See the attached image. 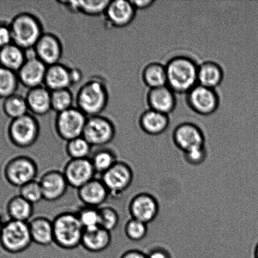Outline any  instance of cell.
Returning <instances> with one entry per match:
<instances>
[{"label": "cell", "mask_w": 258, "mask_h": 258, "mask_svg": "<svg viewBox=\"0 0 258 258\" xmlns=\"http://www.w3.org/2000/svg\"><path fill=\"white\" fill-rule=\"evenodd\" d=\"M54 243L65 250L77 249L81 246L84 229L75 212H64L53 220Z\"/></svg>", "instance_id": "obj_2"}, {"label": "cell", "mask_w": 258, "mask_h": 258, "mask_svg": "<svg viewBox=\"0 0 258 258\" xmlns=\"http://www.w3.org/2000/svg\"><path fill=\"white\" fill-rule=\"evenodd\" d=\"M253 257L258 258V243L256 244V247L254 248Z\"/></svg>", "instance_id": "obj_46"}, {"label": "cell", "mask_w": 258, "mask_h": 258, "mask_svg": "<svg viewBox=\"0 0 258 258\" xmlns=\"http://www.w3.org/2000/svg\"><path fill=\"white\" fill-rule=\"evenodd\" d=\"M39 181L43 198L47 202H55L63 198L69 187L63 172L57 169L45 172Z\"/></svg>", "instance_id": "obj_16"}, {"label": "cell", "mask_w": 258, "mask_h": 258, "mask_svg": "<svg viewBox=\"0 0 258 258\" xmlns=\"http://www.w3.org/2000/svg\"><path fill=\"white\" fill-rule=\"evenodd\" d=\"M139 124L141 130L148 135H160L169 127V115L149 108L141 115Z\"/></svg>", "instance_id": "obj_25"}, {"label": "cell", "mask_w": 258, "mask_h": 258, "mask_svg": "<svg viewBox=\"0 0 258 258\" xmlns=\"http://www.w3.org/2000/svg\"><path fill=\"white\" fill-rule=\"evenodd\" d=\"M7 214L10 220L29 222L34 215V205L30 203L20 195L12 197L7 202Z\"/></svg>", "instance_id": "obj_27"}, {"label": "cell", "mask_w": 258, "mask_h": 258, "mask_svg": "<svg viewBox=\"0 0 258 258\" xmlns=\"http://www.w3.org/2000/svg\"><path fill=\"white\" fill-rule=\"evenodd\" d=\"M32 242L41 246L54 243L53 221L44 216H37L28 222Z\"/></svg>", "instance_id": "obj_22"}, {"label": "cell", "mask_w": 258, "mask_h": 258, "mask_svg": "<svg viewBox=\"0 0 258 258\" xmlns=\"http://www.w3.org/2000/svg\"><path fill=\"white\" fill-rule=\"evenodd\" d=\"M19 84L17 73L0 67V98L5 99L15 94Z\"/></svg>", "instance_id": "obj_33"}, {"label": "cell", "mask_w": 258, "mask_h": 258, "mask_svg": "<svg viewBox=\"0 0 258 258\" xmlns=\"http://www.w3.org/2000/svg\"><path fill=\"white\" fill-rule=\"evenodd\" d=\"M108 100L105 83L96 78L84 83L76 97L77 108L88 117L99 115L107 106Z\"/></svg>", "instance_id": "obj_4"}, {"label": "cell", "mask_w": 258, "mask_h": 258, "mask_svg": "<svg viewBox=\"0 0 258 258\" xmlns=\"http://www.w3.org/2000/svg\"><path fill=\"white\" fill-rule=\"evenodd\" d=\"M112 242L111 232L100 226L83 232L81 246L86 251L98 253L107 249Z\"/></svg>", "instance_id": "obj_21"}, {"label": "cell", "mask_w": 258, "mask_h": 258, "mask_svg": "<svg viewBox=\"0 0 258 258\" xmlns=\"http://www.w3.org/2000/svg\"><path fill=\"white\" fill-rule=\"evenodd\" d=\"M136 10L147 9L155 4L156 1L153 0H135L131 1Z\"/></svg>", "instance_id": "obj_44"}, {"label": "cell", "mask_w": 258, "mask_h": 258, "mask_svg": "<svg viewBox=\"0 0 258 258\" xmlns=\"http://www.w3.org/2000/svg\"><path fill=\"white\" fill-rule=\"evenodd\" d=\"M5 180L10 185L20 187L36 179L38 166L34 159L29 156L20 155L10 159L4 167Z\"/></svg>", "instance_id": "obj_7"}, {"label": "cell", "mask_w": 258, "mask_h": 258, "mask_svg": "<svg viewBox=\"0 0 258 258\" xmlns=\"http://www.w3.org/2000/svg\"><path fill=\"white\" fill-rule=\"evenodd\" d=\"M12 42L25 50L34 49L44 33L40 20L35 15L24 12L10 23Z\"/></svg>", "instance_id": "obj_3"}, {"label": "cell", "mask_w": 258, "mask_h": 258, "mask_svg": "<svg viewBox=\"0 0 258 258\" xmlns=\"http://www.w3.org/2000/svg\"><path fill=\"white\" fill-rule=\"evenodd\" d=\"M4 222H4V221H3V218L1 216V214H0V231H1L2 227H3V225H4Z\"/></svg>", "instance_id": "obj_47"}, {"label": "cell", "mask_w": 258, "mask_h": 258, "mask_svg": "<svg viewBox=\"0 0 258 258\" xmlns=\"http://www.w3.org/2000/svg\"><path fill=\"white\" fill-rule=\"evenodd\" d=\"M128 211L131 218L148 224L158 216L159 202L152 195L145 192L140 193L131 199L128 205Z\"/></svg>", "instance_id": "obj_13"}, {"label": "cell", "mask_w": 258, "mask_h": 258, "mask_svg": "<svg viewBox=\"0 0 258 258\" xmlns=\"http://www.w3.org/2000/svg\"><path fill=\"white\" fill-rule=\"evenodd\" d=\"M108 0H86L77 1V12L88 16H97L105 14L106 9L110 4Z\"/></svg>", "instance_id": "obj_38"}, {"label": "cell", "mask_w": 258, "mask_h": 258, "mask_svg": "<svg viewBox=\"0 0 258 258\" xmlns=\"http://www.w3.org/2000/svg\"><path fill=\"white\" fill-rule=\"evenodd\" d=\"M223 69L218 63L208 60L198 66V84L216 90L224 80Z\"/></svg>", "instance_id": "obj_26"}, {"label": "cell", "mask_w": 258, "mask_h": 258, "mask_svg": "<svg viewBox=\"0 0 258 258\" xmlns=\"http://www.w3.org/2000/svg\"><path fill=\"white\" fill-rule=\"evenodd\" d=\"M96 174L102 175L119 161L115 151L110 148H98L90 158Z\"/></svg>", "instance_id": "obj_30"}, {"label": "cell", "mask_w": 258, "mask_h": 258, "mask_svg": "<svg viewBox=\"0 0 258 258\" xmlns=\"http://www.w3.org/2000/svg\"><path fill=\"white\" fill-rule=\"evenodd\" d=\"M44 85L50 92L69 89L72 86L70 68L60 62L47 67Z\"/></svg>", "instance_id": "obj_23"}, {"label": "cell", "mask_w": 258, "mask_h": 258, "mask_svg": "<svg viewBox=\"0 0 258 258\" xmlns=\"http://www.w3.org/2000/svg\"><path fill=\"white\" fill-rule=\"evenodd\" d=\"M99 211V226L112 232L117 228L120 223V215L113 207L103 206L98 209Z\"/></svg>", "instance_id": "obj_36"}, {"label": "cell", "mask_w": 258, "mask_h": 258, "mask_svg": "<svg viewBox=\"0 0 258 258\" xmlns=\"http://www.w3.org/2000/svg\"><path fill=\"white\" fill-rule=\"evenodd\" d=\"M148 258H173L168 249L162 247H156L146 252Z\"/></svg>", "instance_id": "obj_42"}, {"label": "cell", "mask_w": 258, "mask_h": 258, "mask_svg": "<svg viewBox=\"0 0 258 258\" xmlns=\"http://www.w3.org/2000/svg\"><path fill=\"white\" fill-rule=\"evenodd\" d=\"M87 118L77 107L58 113L55 128L58 136L66 142L83 136Z\"/></svg>", "instance_id": "obj_8"}, {"label": "cell", "mask_w": 258, "mask_h": 258, "mask_svg": "<svg viewBox=\"0 0 258 258\" xmlns=\"http://www.w3.org/2000/svg\"><path fill=\"white\" fill-rule=\"evenodd\" d=\"M147 225L138 220L131 218L126 222L124 229L126 237L133 242L142 241L148 233Z\"/></svg>", "instance_id": "obj_37"}, {"label": "cell", "mask_w": 258, "mask_h": 258, "mask_svg": "<svg viewBox=\"0 0 258 258\" xmlns=\"http://www.w3.org/2000/svg\"><path fill=\"white\" fill-rule=\"evenodd\" d=\"M93 147L83 136L67 142L65 151L70 159L90 158Z\"/></svg>", "instance_id": "obj_32"}, {"label": "cell", "mask_w": 258, "mask_h": 258, "mask_svg": "<svg viewBox=\"0 0 258 258\" xmlns=\"http://www.w3.org/2000/svg\"><path fill=\"white\" fill-rule=\"evenodd\" d=\"M12 35L10 24L0 22V49L12 44Z\"/></svg>", "instance_id": "obj_41"}, {"label": "cell", "mask_w": 258, "mask_h": 258, "mask_svg": "<svg viewBox=\"0 0 258 258\" xmlns=\"http://www.w3.org/2000/svg\"><path fill=\"white\" fill-rule=\"evenodd\" d=\"M74 98L69 89L53 91L50 95L51 109L58 113L73 107Z\"/></svg>", "instance_id": "obj_34"}, {"label": "cell", "mask_w": 258, "mask_h": 258, "mask_svg": "<svg viewBox=\"0 0 258 258\" xmlns=\"http://www.w3.org/2000/svg\"><path fill=\"white\" fill-rule=\"evenodd\" d=\"M96 207L83 206L75 212L84 230L99 226V211Z\"/></svg>", "instance_id": "obj_35"}, {"label": "cell", "mask_w": 258, "mask_h": 258, "mask_svg": "<svg viewBox=\"0 0 258 258\" xmlns=\"http://www.w3.org/2000/svg\"><path fill=\"white\" fill-rule=\"evenodd\" d=\"M51 92L45 86L31 88L25 96L29 110L35 115H44L51 109Z\"/></svg>", "instance_id": "obj_24"}, {"label": "cell", "mask_w": 258, "mask_h": 258, "mask_svg": "<svg viewBox=\"0 0 258 258\" xmlns=\"http://www.w3.org/2000/svg\"><path fill=\"white\" fill-rule=\"evenodd\" d=\"M32 243L28 222L9 220L0 231V246L10 254H19Z\"/></svg>", "instance_id": "obj_5"}, {"label": "cell", "mask_w": 258, "mask_h": 258, "mask_svg": "<svg viewBox=\"0 0 258 258\" xmlns=\"http://www.w3.org/2000/svg\"><path fill=\"white\" fill-rule=\"evenodd\" d=\"M136 9L131 1H110L105 15L111 26L123 28L128 26L135 19Z\"/></svg>", "instance_id": "obj_18"}, {"label": "cell", "mask_w": 258, "mask_h": 258, "mask_svg": "<svg viewBox=\"0 0 258 258\" xmlns=\"http://www.w3.org/2000/svg\"><path fill=\"white\" fill-rule=\"evenodd\" d=\"M173 140L177 148L183 153L205 145L203 131L191 122H183L177 126L173 131Z\"/></svg>", "instance_id": "obj_14"}, {"label": "cell", "mask_w": 258, "mask_h": 258, "mask_svg": "<svg viewBox=\"0 0 258 258\" xmlns=\"http://www.w3.org/2000/svg\"><path fill=\"white\" fill-rule=\"evenodd\" d=\"M47 66L34 55H28L24 64L17 73L19 83L31 88L44 85Z\"/></svg>", "instance_id": "obj_15"}, {"label": "cell", "mask_w": 258, "mask_h": 258, "mask_svg": "<svg viewBox=\"0 0 258 258\" xmlns=\"http://www.w3.org/2000/svg\"><path fill=\"white\" fill-rule=\"evenodd\" d=\"M187 102L194 112L207 116L218 109L220 100L216 90L198 84L187 93Z\"/></svg>", "instance_id": "obj_11"}, {"label": "cell", "mask_w": 258, "mask_h": 258, "mask_svg": "<svg viewBox=\"0 0 258 258\" xmlns=\"http://www.w3.org/2000/svg\"><path fill=\"white\" fill-rule=\"evenodd\" d=\"M146 100L150 109L168 115L176 106L175 93L168 86L150 89Z\"/></svg>", "instance_id": "obj_20"}, {"label": "cell", "mask_w": 258, "mask_h": 258, "mask_svg": "<svg viewBox=\"0 0 258 258\" xmlns=\"http://www.w3.org/2000/svg\"><path fill=\"white\" fill-rule=\"evenodd\" d=\"M133 171L127 163L118 161L102 175L101 179L107 188L110 197H120L133 183Z\"/></svg>", "instance_id": "obj_9"}, {"label": "cell", "mask_w": 258, "mask_h": 258, "mask_svg": "<svg viewBox=\"0 0 258 258\" xmlns=\"http://www.w3.org/2000/svg\"><path fill=\"white\" fill-rule=\"evenodd\" d=\"M167 86L174 93H188L198 85V65L190 57L178 55L166 65Z\"/></svg>", "instance_id": "obj_1"}, {"label": "cell", "mask_w": 258, "mask_h": 258, "mask_svg": "<svg viewBox=\"0 0 258 258\" xmlns=\"http://www.w3.org/2000/svg\"><path fill=\"white\" fill-rule=\"evenodd\" d=\"M116 128L112 122L101 115L87 118L83 137L92 147L102 148L113 141Z\"/></svg>", "instance_id": "obj_10"}, {"label": "cell", "mask_w": 258, "mask_h": 258, "mask_svg": "<svg viewBox=\"0 0 258 258\" xmlns=\"http://www.w3.org/2000/svg\"><path fill=\"white\" fill-rule=\"evenodd\" d=\"M27 59L26 50L12 43L0 49V67L17 73Z\"/></svg>", "instance_id": "obj_28"}, {"label": "cell", "mask_w": 258, "mask_h": 258, "mask_svg": "<svg viewBox=\"0 0 258 258\" xmlns=\"http://www.w3.org/2000/svg\"><path fill=\"white\" fill-rule=\"evenodd\" d=\"M77 196L83 206L100 208L110 197L102 179L94 178L77 189Z\"/></svg>", "instance_id": "obj_19"}, {"label": "cell", "mask_w": 258, "mask_h": 258, "mask_svg": "<svg viewBox=\"0 0 258 258\" xmlns=\"http://www.w3.org/2000/svg\"><path fill=\"white\" fill-rule=\"evenodd\" d=\"M120 258H148L146 252L140 249H129L124 252Z\"/></svg>", "instance_id": "obj_43"}, {"label": "cell", "mask_w": 258, "mask_h": 258, "mask_svg": "<svg viewBox=\"0 0 258 258\" xmlns=\"http://www.w3.org/2000/svg\"><path fill=\"white\" fill-rule=\"evenodd\" d=\"M2 107L5 114L12 120L29 113V108L25 97L17 93L5 98L3 102Z\"/></svg>", "instance_id": "obj_31"}, {"label": "cell", "mask_w": 258, "mask_h": 258, "mask_svg": "<svg viewBox=\"0 0 258 258\" xmlns=\"http://www.w3.org/2000/svg\"><path fill=\"white\" fill-rule=\"evenodd\" d=\"M183 156L187 163L192 166H198L206 161L208 152L204 145L184 152Z\"/></svg>", "instance_id": "obj_40"}, {"label": "cell", "mask_w": 258, "mask_h": 258, "mask_svg": "<svg viewBox=\"0 0 258 258\" xmlns=\"http://www.w3.org/2000/svg\"><path fill=\"white\" fill-rule=\"evenodd\" d=\"M71 76H72V85L79 82L82 77L80 71L76 69H71Z\"/></svg>", "instance_id": "obj_45"}, {"label": "cell", "mask_w": 258, "mask_h": 258, "mask_svg": "<svg viewBox=\"0 0 258 258\" xmlns=\"http://www.w3.org/2000/svg\"><path fill=\"white\" fill-rule=\"evenodd\" d=\"M33 50L38 59L49 67L60 62L63 54V46L57 35L44 33Z\"/></svg>", "instance_id": "obj_17"}, {"label": "cell", "mask_w": 258, "mask_h": 258, "mask_svg": "<svg viewBox=\"0 0 258 258\" xmlns=\"http://www.w3.org/2000/svg\"><path fill=\"white\" fill-rule=\"evenodd\" d=\"M62 172L68 185L77 189L94 179L97 174L90 158L70 159Z\"/></svg>", "instance_id": "obj_12"}, {"label": "cell", "mask_w": 258, "mask_h": 258, "mask_svg": "<svg viewBox=\"0 0 258 258\" xmlns=\"http://www.w3.org/2000/svg\"><path fill=\"white\" fill-rule=\"evenodd\" d=\"M19 195L33 205L39 203L44 200L41 187L39 181L37 179L29 182L20 187Z\"/></svg>", "instance_id": "obj_39"}, {"label": "cell", "mask_w": 258, "mask_h": 258, "mask_svg": "<svg viewBox=\"0 0 258 258\" xmlns=\"http://www.w3.org/2000/svg\"><path fill=\"white\" fill-rule=\"evenodd\" d=\"M142 80L150 89L167 86L166 66L159 62H151L146 65L143 70Z\"/></svg>", "instance_id": "obj_29"}, {"label": "cell", "mask_w": 258, "mask_h": 258, "mask_svg": "<svg viewBox=\"0 0 258 258\" xmlns=\"http://www.w3.org/2000/svg\"><path fill=\"white\" fill-rule=\"evenodd\" d=\"M39 134V123L29 113L12 120L8 128L10 143L20 149L29 148L34 145Z\"/></svg>", "instance_id": "obj_6"}]
</instances>
